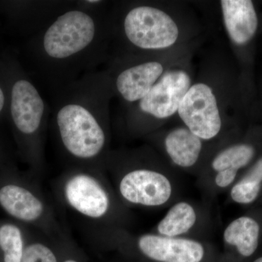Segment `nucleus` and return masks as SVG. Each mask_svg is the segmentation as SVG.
<instances>
[{"label": "nucleus", "instance_id": "obj_1", "mask_svg": "<svg viewBox=\"0 0 262 262\" xmlns=\"http://www.w3.org/2000/svg\"><path fill=\"white\" fill-rule=\"evenodd\" d=\"M62 143L71 155L91 159L102 151L106 136L94 114L78 103L62 106L56 115Z\"/></svg>", "mask_w": 262, "mask_h": 262}, {"label": "nucleus", "instance_id": "obj_2", "mask_svg": "<svg viewBox=\"0 0 262 262\" xmlns=\"http://www.w3.org/2000/svg\"><path fill=\"white\" fill-rule=\"evenodd\" d=\"M124 31L129 41L144 50L168 48L177 42L178 26L163 10L150 6H139L127 13Z\"/></svg>", "mask_w": 262, "mask_h": 262}, {"label": "nucleus", "instance_id": "obj_3", "mask_svg": "<svg viewBox=\"0 0 262 262\" xmlns=\"http://www.w3.org/2000/svg\"><path fill=\"white\" fill-rule=\"evenodd\" d=\"M95 35L94 18L85 12L70 10L60 15L47 29L43 48L51 58L65 59L89 47Z\"/></svg>", "mask_w": 262, "mask_h": 262}, {"label": "nucleus", "instance_id": "obj_4", "mask_svg": "<svg viewBox=\"0 0 262 262\" xmlns=\"http://www.w3.org/2000/svg\"><path fill=\"white\" fill-rule=\"evenodd\" d=\"M177 113L188 130L201 139L210 140L220 134V110L213 90L207 84H192Z\"/></svg>", "mask_w": 262, "mask_h": 262}, {"label": "nucleus", "instance_id": "obj_5", "mask_svg": "<svg viewBox=\"0 0 262 262\" xmlns=\"http://www.w3.org/2000/svg\"><path fill=\"white\" fill-rule=\"evenodd\" d=\"M191 86L192 80L185 71H167L149 94L139 101V108L155 118L173 116L178 112L181 101Z\"/></svg>", "mask_w": 262, "mask_h": 262}, {"label": "nucleus", "instance_id": "obj_6", "mask_svg": "<svg viewBox=\"0 0 262 262\" xmlns=\"http://www.w3.org/2000/svg\"><path fill=\"white\" fill-rule=\"evenodd\" d=\"M120 192L125 201L145 206H160L170 199L172 186L163 174L147 169L127 173L120 183Z\"/></svg>", "mask_w": 262, "mask_h": 262}, {"label": "nucleus", "instance_id": "obj_7", "mask_svg": "<svg viewBox=\"0 0 262 262\" xmlns=\"http://www.w3.org/2000/svg\"><path fill=\"white\" fill-rule=\"evenodd\" d=\"M64 194L72 208L89 218H101L110 207L107 193L96 179L87 174H77L69 179Z\"/></svg>", "mask_w": 262, "mask_h": 262}, {"label": "nucleus", "instance_id": "obj_8", "mask_svg": "<svg viewBox=\"0 0 262 262\" xmlns=\"http://www.w3.org/2000/svg\"><path fill=\"white\" fill-rule=\"evenodd\" d=\"M138 246L147 257L160 262H201L205 253L198 241L155 234L141 236Z\"/></svg>", "mask_w": 262, "mask_h": 262}, {"label": "nucleus", "instance_id": "obj_9", "mask_svg": "<svg viewBox=\"0 0 262 262\" xmlns=\"http://www.w3.org/2000/svg\"><path fill=\"white\" fill-rule=\"evenodd\" d=\"M45 103L34 84L26 80L17 81L12 89V118L24 135H32L39 129L45 113Z\"/></svg>", "mask_w": 262, "mask_h": 262}, {"label": "nucleus", "instance_id": "obj_10", "mask_svg": "<svg viewBox=\"0 0 262 262\" xmlns=\"http://www.w3.org/2000/svg\"><path fill=\"white\" fill-rule=\"evenodd\" d=\"M163 71V66L158 61L144 62L127 68L117 76V91L127 102H139L149 94Z\"/></svg>", "mask_w": 262, "mask_h": 262}, {"label": "nucleus", "instance_id": "obj_11", "mask_svg": "<svg viewBox=\"0 0 262 262\" xmlns=\"http://www.w3.org/2000/svg\"><path fill=\"white\" fill-rule=\"evenodd\" d=\"M224 23L229 37L237 46L249 42L256 34L258 18L252 1H221Z\"/></svg>", "mask_w": 262, "mask_h": 262}, {"label": "nucleus", "instance_id": "obj_12", "mask_svg": "<svg viewBox=\"0 0 262 262\" xmlns=\"http://www.w3.org/2000/svg\"><path fill=\"white\" fill-rule=\"evenodd\" d=\"M0 207L12 218L23 222L37 220L44 211L42 202L37 196L15 182L0 184Z\"/></svg>", "mask_w": 262, "mask_h": 262}, {"label": "nucleus", "instance_id": "obj_13", "mask_svg": "<svg viewBox=\"0 0 262 262\" xmlns=\"http://www.w3.org/2000/svg\"><path fill=\"white\" fill-rule=\"evenodd\" d=\"M165 150L176 165L189 168L198 162L202 151V141L185 127L170 131L165 139Z\"/></svg>", "mask_w": 262, "mask_h": 262}, {"label": "nucleus", "instance_id": "obj_14", "mask_svg": "<svg viewBox=\"0 0 262 262\" xmlns=\"http://www.w3.org/2000/svg\"><path fill=\"white\" fill-rule=\"evenodd\" d=\"M259 225L248 216L239 217L231 222L224 232L226 244L233 246L244 257H250L256 251L259 237Z\"/></svg>", "mask_w": 262, "mask_h": 262}, {"label": "nucleus", "instance_id": "obj_15", "mask_svg": "<svg viewBox=\"0 0 262 262\" xmlns=\"http://www.w3.org/2000/svg\"><path fill=\"white\" fill-rule=\"evenodd\" d=\"M196 212L190 204L179 202L169 210L158 225L161 236L175 237L187 233L195 225Z\"/></svg>", "mask_w": 262, "mask_h": 262}, {"label": "nucleus", "instance_id": "obj_16", "mask_svg": "<svg viewBox=\"0 0 262 262\" xmlns=\"http://www.w3.org/2000/svg\"><path fill=\"white\" fill-rule=\"evenodd\" d=\"M255 150L248 144H237L230 146L216 155L212 162V168L217 172L233 170L246 166L254 156Z\"/></svg>", "mask_w": 262, "mask_h": 262}, {"label": "nucleus", "instance_id": "obj_17", "mask_svg": "<svg viewBox=\"0 0 262 262\" xmlns=\"http://www.w3.org/2000/svg\"><path fill=\"white\" fill-rule=\"evenodd\" d=\"M262 184V158L231 190V198L241 204H249L257 198Z\"/></svg>", "mask_w": 262, "mask_h": 262}, {"label": "nucleus", "instance_id": "obj_18", "mask_svg": "<svg viewBox=\"0 0 262 262\" xmlns=\"http://www.w3.org/2000/svg\"><path fill=\"white\" fill-rule=\"evenodd\" d=\"M23 232L15 224L0 225V250L4 262H21L24 251Z\"/></svg>", "mask_w": 262, "mask_h": 262}, {"label": "nucleus", "instance_id": "obj_19", "mask_svg": "<svg viewBox=\"0 0 262 262\" xmlns=\"http://www.w3.org/2000/svg\"><path fill=\"white\" fill-rule=\"evenodd\" d=\"M21 262H57L56 256L47 246L32 244L24 248Z\"/></svg>", "mask_w": 262, "mask_h": 262}, {"label": "nucleus", "instance_id": "obj_20", "mask_svg": "<svg viewBox=\"0 0 262 262\" xmlns=\"http://www.w3.org/2000/svg\"><path fill=\"white\" fill-rule=\"evenodd\" d=\"M237 174V172L233 171V170H227L218 172L215 176V184L221 188L228 187L234 182Z\"/></svg>", "mask_w": 262, "mask_h": 262}, {"label": "nucleus", "instance_id": "obj_21", "mask_svg": "<svg viewBox=\"0 0 262 262\" xmlns=\"http://www.w3.org/2000/svg\"><path fill=\"white\" fill-rule=\"evenodd\" d=\"M5 104V96L4 94H3V90L0 89V112L3 110V107H4Z\"/></svg>", "mask_w": 262, "mask_h": 262}, {"label": "nucleus", "instance_id": "obj_22", "mask_svg": "<svg viewBox=\"0 0 262 262\" xmlns=\"http://www.w3.org/2000/svg\"><path fill=\"white\" fill-rule=\"evenodd\" d=\"M253 262H262V256H261V257L256 258V259L255 260V261H253Z\"/></svg>", "mask_w": 262, "mask_h": 262}, {"label": "nucleus", "instance_id": "obj_23", "mask_svg": "<svg viewBox=\"0 0 262 262\" xmlns=\"http://www.w3.org/2000/svg\"><path fill=\"white\" fill-rule=\"evenodd\" d=\"M87 3H99V1H88Z\"/></svg>", "mask_w": 262, "mask_h": 262}, {"label": "nucleus", "instance_id": "obj_24", "mask_svg": "<svg viewBox=\"0 0 262 262\" xmlns=\"http://www.w3.org/2000/svg\"><path fill=\"white\" fill-rule=\"evenodd\" d=\"M64 262H77V261H74V260H67V261H66Z\"/></svg>", "mask_w": 262, "mask_h": 262}]
</instances>
